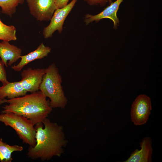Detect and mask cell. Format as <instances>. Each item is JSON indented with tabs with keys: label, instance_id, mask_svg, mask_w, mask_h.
I'll return each mask as SVG.
<instances>
[{
	"label": "cell",
	"instance_id": "obj_1",
	"mask_svg": "<svg viewBox=\"0 0 162 162\" xmlns=\"http://www.w3.org/2000/svg\"><path fill=\"white\" fill-rule=\"evenodd\" d=\"M35 127L36 144L28 148V157L44 161L60 156L67 142L62 127L47 118L42 123L35 124Z\"/></svg>",
	"mask_w": 162,
	"mask_h": 162
},
{
	"label": "cell",
	"instance_id": "obj_2",
	"mask_svg": "<svg viewBox=\"0 0 162 162\" xmlns=\"http://www.w3.org/2000/svg\"><path fill=\"white\" fill-rule=\"evenodd\" d=\"M7 103L2 113L11 112L27 118L35 124L42 123L52 110L50 101L40 90L22 96L0 100Z\"/></svg>",
	"mask_w": 162,
	"mask_h": 162
},
{
	"label": "cell",
	"instance_id": "obj_3",
	"mask_svg": "<svg viewBox=\"0 0 162 162\" xmlns=\"http://www.w3.org/2000/svg\"><path fill=\"white\" fill-rule=\"evenodd\" d=\"M62 78L58 69L52 63L45 69L39 89L50 100L52 108H65L68 103L62 85Z\"/></svg>",
	"mask_w": 162,
	"mask_h": 162
},
{
	"label": "cell",
	"instance_id": "obj_4",
	"mask_svg": "<svg viewBox=\"0 0 162 162\" xmlns=\"http://www.w3.org/2000/svg\"><path fill=\"white\" fill-rule=\"evenodd\" d=\"M0 122L14 129L23 142L29 146H35L36 131L31 120L14 113L6 112L0 114Z\"/></svg>",
	"mask_w": 162,
	"mask_h": 162
},
{
	"label": "cell",
	"instance_id": "obj_5",
	"mask_svg": "<svg viewBox=\"0 0 162 162\" xmlns=\"http://www.w3.org/2000/svg\"><path fill=\"white\" fill-rule=\"evenodd\" d=\"M45 72V69L43 68H29L24 70L21 73V80L10 82L9 88L17 97L25 95L27 92L38 91Z\"/></svg>",
	"mask_w": 162,
	"mask_h": 162
},
{
	"label": "cell",
	"instance_id": "obj_6",
	"mask_svg": "<svg viewBox=\"0 0 162 162\" xmlns=\"http://www.w3.org/2000/svg\"><path fill=\"white\" fill-rule=\"evenodd\" d=\"M152 110L150 98L145 94L138 96L133 102L131 110L132 121L135 125H141L148 120Z\"/></svg>",
	"mask_w": 162,
	"mask_h": 162
},
{
	"label": "cell",
	"instance_id": "obj_7",
	"mask_svg": "<svg viewBox=\"0 0 162 162\" xmlns=\"http://www.w3.org/2000/svg\"><path fill=\"white\" fill-rule=\"evenodd\" d=\"M56 0H26L30 14L38 20H50L56 9Z\"/></svg>",
	"mask_w": 162,
	"mask_h": 162
},
{
	"label": "cell",
	"instance_id": "obj_8",
	"mask_svg": "<svg viewBox=\"0 0 162 162\" xmlns=\"http://www.w3.org/2000/svg\"><path fill=\"white\" fill-rule=\"evenodd\" d=\"M77 1V0H72L65 6L56 10L50 20V23L43 29V34L44 38L51 37L57 30L59 33L62 32L65 20Z\"/></svg>",
	"mask_w": 162,
	"mask_h": 162
},
{
	"label": "cell",
	"instance_id": "obj_9",
	"mask_svg": "<svg viewBox=\"0 0 162 162\" xmlns=\"http://www.w3.org/2000/svg\"><path fill=\"white\" fill-rule=\"evenodd\" d=\"M123 0H116L112 2L110 5L105 8L100 13L92 15L87 14L86 15L84 22L87 25L93 21L98 22L100 20L108 18L111 20L113 23V28L116 29L119 25V20L117 16V13L119 6Z\"/></svg>",
	"mask_w": 162,
	"mask_h": 162
},
{
	"label": "cell",
	"instance_id": "obj_10",
	"mask_svg": "<svg viewBox=\"0 0 162 162\" xmlns=\"http://www.w3.org/2000/svg\"><path fill=\"white\" fill-rule=\"evenodd\" d=\"M22 51L21 49L10 44L9 41L0 42V57L7 67L8 64L11 66L20 58Z\"/></svg>",
	"mask_w": 162,
	"mask_h": 162
},
{
	"label": "cell",
	"instance_id": "obj_11",
	"mask_svg": "<svg viewBox=\"0 0 162 162\" xmlns=\"http://www.w3.org/2000/svg\"><path fill=\"white\" fill-rule=\"evenodd\" d=\"M141 149H136L131 153L125 162H150L152 161L153 148L151 139L148 137L144 138L140 142Z\"/></svg>",
	"mask_w": 162,
	"mask_h": 162
},
{
	"label": "cell",
	"instance_id": "obj_12",
	"mask_svg": "<svg viewBox=\"0 0 162 162\" xmlns=\"http://www.w3.org/2000/svg\"><path fill=\"white\" fill-rule=\"evenodd\" d=\"M51 48L45 46L43 43H41L34 51L28 54L21 56V58L19 63L14 65L11 68L15 71L19 72L26 65L34 60L41 59L47 56L51 52Z\"/></svg>",
	"mask_w": 162,
	"mask_h": 162
},
{
	"label": "cell",
	"instance_id": "obj_13",
	"mask_svg": "<svg viewBox=\"0 0 162 162\" xmlns=\"http://www.w3.org/2000/svg\"><path fill=\"white\" fill-rule=\"evenodd\" d=\"M23 149L22 146L9 145L4 142L0 138V161L2 162H11L13 160L12 153L15 152H21Z\"/></svg>",
	"mask_w": 162,
	"mask_h": 162
},
{
	"label": "cell",
	"instance_id": "obj_14",
	"mask_svg": "<svg viewBox=\"0 0 162 162\" xmlns=\"http://www.w3.org/2000/svg\"><path fill=\"white\" fill-rule=\"evenodd\" d=\"M16 33V28L14 26L6 25L0 19V40L9 42L16 40L17 39Z\"/></svg>",
	"mask_w": 162,
	"mask_h": 162
},
{
	"label": "cell",
	"instance_id": "obj_15",
	"mask_svg": "<svg viewBox=\"0 0 162 162\" xmlns=\"http://www.w3.org/2000/svg\"><path fill=\"white\" fill-rule=\"evenodd\" d=\"M24 0H0V7L2 12L11 17L16 10V8L20 4L23 3Z\"/></svg>",
	"mask_w": 162,
	"mask_h": 162
},
{
	"label": "cell",
	"instance_id": "obj_16",
	"mask_svg": "<svg viewBox=\"0 0 162 162\" xmlns=\"http://www.w3.org/2000/svg\"><path fill=\"white\" fill-rule=\"evenodd\" d=\"M4 65V64L3 62L1 60L0 61V82L2 83L3 85L9 82L7 79Z\"/></svg>",
	"mask_w": 162,
	"mask_h": 162
},
{
	"label": "cell",
	"instance_id": "obj_17",
	"mask_svg": "<svg viewBox=\"0 0 162 162\" xmlns=\"http://www.w3.org/2000/svg\"><path fill=\"white\" fill-rule=\"evenodd\" d=\"M109 0H84L90 5H94L99 4L103 6L105 5L108 2Z\"/></svg>",
	"mask_w": 162,
	"mask_h": 162
},
{
	"label": "cell",
	"instance_id": "obj_18",
	"mask_svg": "<svg viewBox=\"0 0 162 162\" xmlns=\"http://www.w3.org/2000/svg\"><path fill=\"white\" fill-rule=\"evenodd\" d=\"M69 0H56V9L63 8L66 5Z\"/></svg>",
	"mask_w": 162,
	"mask_h": 162
},
{
	"label": "cell",
	"instance_id": "obj_19",
	"mask_svg": "<svg viewBox=\"0 0 162 162\" xmlns=\"http://www.w3.org/2000/svg\"><path fill=\"white\" fill-rule=\"evenodd\" d=\"M112 0H109L108 2H109V4H110L111 3H112Z\"/></svg>",
	"mask_w": 162,
	"mask_h": 162
}]
</instances>
